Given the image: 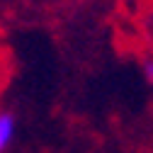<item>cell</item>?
<instances>
[{
  "label": "cell",
  "instance_id": "6da1fadb",
  "mask_svg": "<svg viewBox=\"0 0 153 153\" xmlns=\"http://www.w3.org/2000/svg\"><path fill=\"white\" fill-rule=\"evenodd\" d=\"M15 129H17V119L12 112H0V153H5V148L12 143L15 139Z\"/></svg>",
  "mask_w": 153,
  "mask_h": 153
},
{
  "label": "cell",
  "instance_id": "7a4b0ae2",
  "mask_svg": "<svg viewBox=\"0 0 153 153\" xmlns=\"http://www.w3.org/2000/svg\"><path fill=\"white\" fill-rule=\"evenodd\" d=\"M143 75H146L148 83H153V56L143 61Z\"/></svg>",
  "mask_w": 153,
  "mask_h": 153
}]
</instances>
